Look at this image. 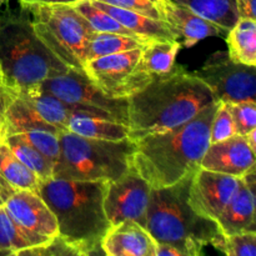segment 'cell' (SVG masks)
<instances>
[{"instance_id": "d6a6232c", "label": "cell", "mask_w": 256, "mask_h": 256, "mask_svg": "<svg viewBox=\"0 0 256 256\" xmlns=\"http://www.w3.org/2000/svg\"><path fill=\"white\" fill-rule=\"evenodd\" d=\"M234 135H236V130H235L232 114H230L229 105L228 102H218L216 112H215L212 126H210V144L222 142Z\"/></svg>"}, {"instance_id": "44dd1931", "label": "cell", "mask_w": 256, "mask_h": 256, "mask_svg": "<svg viewBox=\"0 0 256 256\" xmlns=\"http://www.w3.org/2000/svg\"><path fill=\"white\" fill-rule=\"evenodd\" d=\"M24 98L28 104L46 122L54 125L60 130H66L68 120L74 108L50 92L42 90L39 86L16 92Z\"/></svg>"}, {"instance_id": "8d00e7d4", "label": "cell", "mask_w": 256, "mask_h": 256, "mask_svg": "<svg viewBox=\"0 0 256 256\" xmlns=\"http://www.w3.org/2000/svg\"><path fill=\"white\" fill-rule=\"evenodd\" d=\"M239 18L256 19V0H235Z\"/></svg>"}, {"instance_id": "9a60e30c", "label": "cell", "mask_w": 256, "mask_h": 256, "mask_svg": "<svg viewBox=\"0 0 256 256\" xmlns=\"http://www.w3.org/2000/svg\"><path fill=\"white\" fill-rule=\"evenodd\" d=\"M102 250L108 256H155L156 242L144 225L124 220L110 225L102 239Z\"/></svg>"}, {"instance_id": "5bb4252c", "label": "cell", "mask_w": 256, "mask_h": 256, "mask_svg": "<svg viewBox=\"0 0 256 256\" xmlns=\"http://www.w3.org/2000/svg\"><path fill=\"white\" fill-rule=\"evenodd\" d=\"M200 168L242 178L255 168V152L242 135L212 142L202 156Z\"/></svg>"}, {"instance_id": "52a82bcc", "label": "cell", "mask_w": 256, "mask_h": 256, "mask_svg": "<svg viewBox=\"0 0 256 256\" xmlns=\"http://www.w3.org/2000/svg\"><path fill=\"white\" fill-rule=\"evenodd\" d=\"M24 5L42 42L69 69L84 72L86 48L95 32L89 22L74 5Z\"/></svg>"}, {"instance_id": "f1b7e54d", "label": "cell", "mask_w": 256, "mask_h": 256, "mask_svg": "<svg viewBox=\"0 0 256 256\" xmlns=\"http://www.w3.org/2000/svg\"><path fill=\"white\" fill-rule=\"evenodd\" d=\"M75 9L89 22L92 29L98 32H116V34L126 35V36H132L140 39L139 36L130 32L129 29L120 24L118 20H115L112 15L108 14L102 9H100L98 5H95L92 0H80L79 2L74 5ZM142 40V39H140ZM144 42V40H142Z\"/></svg>"}, {"instance_id": "7c38bea8", "label": "cell", "mask_w": 256, "mask_h": 256, "mask_svg": "<svg viewBox=\"0 0 256 256\" xmlns=\"http://www.w3.org/2000/svg\"><path fill=\"white\" fill-rule=\"evenodd\" d=\"M242 178L200 168L192 178L189 202L200 216L216 220L239 190Z\"/></svg>"}, {"instance_id": "8992f818", "label": "cell", "mask_w": 256, "mask_h": 256, "mask_svg": "<svg viewBox=\"0 0 256 256\" xmlns=\"http://www.w3.org/2000/svg\"><path fill=\"white\" fill-rule=\"evenodd\" d=\"M60 155L52 178L82 182H110L132 168L135 142L84 138L69 130L59 132Z\"/></svg>"}, {"instance_id": "e0dca14e", "label": "cell", "mask_w": 256, "mask_h": 256, "mask_svg": "<svg viewBox=\"0 0 256 256\" xmlns=\"http://www.w3.org/2000/svg\"><path fill=\"white\" fill-rule=\"evenodd\" d=\"M180 48L182 45L178 40L148 42L142 45V55L135 68L136 89L140 90L155 78L172 72Z\"/></svg>"}, {"instance_id": "4dcf8cb0", "label": "cell", "mask_w": 256, "mask_h": 256, "mask_svg": "<svg viewBox=\"0 0 256 256\" xmlns=\"http://www.w3.org/2000/svg\"><path fill=\"white\" fill-rule=\"evenodd\" d=\"M15 135H18L24 142H29L50 162H52V165L56 164L60 155L59 132H48V130H28Z\"/></svg>"}, {"instance_id": "836d02e7", "label": "cell", "mask_w": 256, "mask_h": 256, "mask_svg": "<svg viewBox=\"0 0 256 256\" xmlns=\"http://www.w3.org/2000/svg\"><path fill=\"white\" fill-rule=\"evenodd\" d=\"M112 6L132 10L152 19L162 20V0H98Z\"/></svg>"}, {"instance_id": "30bf717a", "label": "cell", "mask_w": 256, "mask_h": 256, "mask_svg": "<svg viewBox=\"0 0 256 256\" xmlns=\"http://www.w3.org/2000/svg\"><path fill=\"white\" fill-rule=\"evenodd\" d=\"M152 186L132 166L124 175L106 182L104 209L110 225L134 220L144 225Z\"/></svg>"}, {"instance_id": "74e56055", "label": "cell", "mask_w": 256, "mask_h": 256, "mask_svg": "<svg viewBox=\"0 0 256 256\" xmlns=\"http://www.w3.org/2000/svg\"><path fill=\"white\" fill-rule=\"evenodd\" d=\"M22 4H44V5H75L80 0H20Z\"/></svg>"}, {"instance_id": "ffe728a7", "label": "cell", "mask_w": 256, "mask_h": 256, "mask_svg": "<svg viewBox=\"0 0 256 256\" xmlns=\"http://www.w3.org/2000/svg\"><path fill=\"white\" fill-rule=\"evenodd\" d=\"M92 2L98 5L100 9L112 15L115 20H118L120 24L124 25L126 29L134 32L144 42H172V40H176L175 35L172 34L164 20L152 19V18L145 16L139 12L112 6V5L105 4V2H98V0H92Z\"/></svg>"}, {"instance_id": "f546056e", "label": "cell", "mask_w": 256, "mask_h": 256, "mask_svg": "<svg viewBox=\"0 0 256 256\" xmlns=\"http://www.w3.org/2000/svg\"><path fill=\"white\" fill-rule=\"evenodd\" d=\"M210 245L228 256H256V232H242L219 235Z\"/></svg>"}, {"instance_id": "484cf974", "label": "cell", "mask_w": 256, "mask_h": 256, "mask_svg": "<svg viewBox=\"0 0 256 256\" xmlns=\"http://www.w3.org/2000/svg\"><path fill=\"white\" fill-rule=\"evenodd\" d=\"M0 175L15 190L38 192L40 184L38 175L25 166L4 142L0 144Z\"/></svg>"}, {"instance_id": "d590c367", "label": "cell", "mask_w": 256, "mask_h": 256, "mask_svg": "<svg viewBox=\"0 0 256 256\" xmlns=\"http://www.w3.org/2000/svg\"><path fill=\"white\" fill-rule=\"evenodd\" d=\"M14 92L8 89L0 82V144L6 136V110L12 100L14 99Z\"/></svg>"}, {"instance_id": "b9f144b4", "label": "cell", "mask_w": 256, "mask_h": 256, "mask_svg": "<svg viewBox=\"0 0 256 256\" xmlns=\"http://www.w3.org/2000/svg\"><path fill=\"white\" fill-rule=\"evenodd\" d=\"M0 205H2V200H0Z\"/></svg>"}, {"instance_id": "8fae6325", "label": "cell", "mask_w": 256, "mask_h": 256, "mask_svg": "<svg viewBox=\"0 0 256 256\" xmlns=\"http://www.w3.org/2000/svg\"><path fill=\"white\" fill-rule=\"evenodd\" d=\"M142 48L88 60L84 65L85 75L109 98L126 99L138 90L135 68Z\"/></svg>"}, {"instance_id": "ba28073f", "label": "cell", "mask_w": 256, "mask_h": 256, "mask_svg": "<svg viewBox=\"0 0 256 256\" xmlns=\"http://www.w3.org/2000/svg\"><path fill=\"white\" fill-rule=\"evenodd\" d=\"M39 88L72 105L74 109L88 110L128 125L126 99H112L105 95L84 72L69 69L64 74L44 80Z\"/></svg>"}, {"instance_id": "5b68a950", "label": "cell", "mask_w": 256, "mask_h": 256, "mask_svg": "<svg viewBox=\"0 0 256 256\" xmlns=\"http://www.w3.org/2000/svg\"><path fill=\"white\" fill-rule=\"evenodd\" d=\"M192 175L170 186L152 188L145 222L155 242L172 244L182 256L202 255V249L222 234L215 220L200 216L190 205Z\"/></svg>"}, {"instance_id": "1f68e13d", "label": "cell", "mask_w": 256, "mask_h": 256, "mask_svg": "<svg viewBox=\"0 0 256 256\" xmlns=\"http://www.w3.org/2000/svg\"><path fill=\"white\" fill-rule=\"evenodd\" d=\"M235 130L238 135H245L256 129V102L255 100L239 102H228Z\"/></svg>"}, {"instance_id": "83f0119b", "label": "cell", "mask_w": 256, "mask_h": 256, "mask_svg": "<svg viewBox=\"0 0 256 256\" xmlns=\"http://www.w3.org/2000/svg\"><path fill=\"white\" fill-rule=\"evenodd\" d=\"M4 142L9 146L12 154L25 166L29 168L32 172H35L40 180H48L52 178V172H54L52 162H50L42 152H38L29 142H24L15 134L6 135Z\"/></svg>"}, {"instance_id": "60d3db41", "label": "cell", "mask_w": 256, "mask_h": 256, "mask_svg": "<svg viewBox=\"0 0 256 256\" xmlns=\"http://www.w3.org/2000/svg\"><path fill=\"white\" fill-rule=\"evenodd\" d=\"M0 255H6V254H5L4 252H2V250H0Z\"/></svg>"}, {"instance_id": "ac0fdd59", "label": "cell", "mask_w": 256, "mask_h": 256, "mask_svg": "<svg viewBox=\"0 0 256 256\" xmlns=\"http://www.w3.org/2000/svg\"><path fill=\"white\" fill-rule=\"evenodd\" d=\"M215 222L224 235L255 232V190L242 180L236 194Z\"/></svg>"}, {"instance_id": "4316f807", "label": "cell", "mask_w": 256, "mask_h": 256, "mask_svg": "<svg viewBox=\"0 0 256 256\" xmlns=\"http://www.w3.org/2000/svg\"><path fill=\"white\" fill-rule=\"evenodd\" d=\"M144 44L146 42L136 39V38L126 36V35L116 34V32H95L88 44L85 59L88 62V60L95 59V58L142 48Z\"/></svg>"}, {"instance_id": "277c9868", "label": "cell", "mask_w": 256, "mask_h": 256, "mask_svg": "<svg viewBox=\"0 0 256 256\" xmlns=\"http://www.w3.org/2000/svg\"><path fill=\"white\" fill-rule=\"evenodd\" d=\"M68 70L38 36L24 6L0 20V82L14 94L39 86Z\"/></svg>"}, {"instance_id": "6da1fadb", "label": "cell", "mask_w": 256, "mask_h": 256, "mask_svg": "<svg viewBox=\"0 0 256 256\" xmlns=\"http://www.w3.org/2000/svg\"><path fill=\"white\" fill-rule=\"evenodd\" d=\"M129 139L176 128L218 102L210 88L184 68L175 65L126 98Z\"/></svg>"}, {"instance_id": "e575fe53", "label": "cell", "mask_w": 256, "mask_h": 256, "mask_svg": "<svg viewBox=\"0 0 256 256\" xmlns=\"http://www.w3.org/2000/svg\"><path fill=\"white\" fill-rule=\"evenodd\" d=\"M19 255H42V256H59V255H78L76 252L70 246L69 244L64 242L62 238L58 235L54 239H52L50 242H45V244L40 245V246L32 248V249L24 250V252H20Z\"/></svg>"}, {"instance_id": "7402d4cb", "label": "cell", "mask_w": 256, "mask_h": 256, "mask_svg": "<svg viewBox=\"0 0 256 256\" xmlns=\"http://www.w3.org/2000/svg\"><path fill=\"white\" fill-rule=\"evenodd\" d=\"M226 44L230 59L240 64L256 66V20L239 18L228 32Z\"/></svg>"}, {"instance_id": "2e32d148", "label": "cell", "mask_w": 256, "mask_h": 256, "mask_svg": "<svg viewBox=\"0 0 256 256\" xmlns=\"http://www.w3.org/2000/svg\"><path fill=\"white\" fill-rule=\"evenodd\" d=\"M162 15L182 48H192L200 40L225 32L216 24L172 0H162Z\"/></svg>"}, {"instance_id": "7a4b0ae2", "label": "cell", "mask_w": 256, "mask_h": 256, "mask_svg": "<svg viewBox=\"0 0 256 256\" xmlns=\"http://www.w3.org/2000/svg\"><path fill=\"white\" fill-rule=\"evenodd\" d=\"M216 108L215 102L179 126L134 142L132 166L152 189L170 186L200 169Z\"/></svg>"}, {"instance_id": "cb8c5ba5", "label": "cell", "mask_w": 256, "mask_h": 256, "mask_svg": "<svg viewBox=\"0 0 256 256\" xmlns=\"http://www.w3.org/2000/svg\"><path fill=\"white\" fill-rule=\"evenodd\" d=\"M28 130H48L52 132H60L54 125L45 122L24 98L15 94L14 99L6 110V135L19 134Z\"/></svg>"}, {"instance_id": "603a6c76", "label": "cell", "mask_w": 256, "mask_h": 256, "mask_svg": "<svg viewBox=\"0 0 256 256\" xmlns=\"http://www.w3.org/2000/svg\"><path fill=\"white\" fill-rule=\"evenodd\" d=\"M49 239L26 232L8 215L0 205V250L6 255H19L24 250L40 246Z\"/></svg>"}, {"instance_id": "f35d334b", "label": "cell", "mask_w": 256, "mask_h": 256, "mask_svg": "<svg viewBox=\"0 0 256 256\" xmlns=\"http://www.w3.org/2000/svg\"><path fill=\"white\" fill-rule=\"evenodd\" d=\"M245 139H246L248 144H249L250 149L252 150V152H256V129L252 130L250 132H248L246 135H245Z\"/></svg>"}, {"instance_id": "ab89813d", "label": "cell", "mask_w": 256, "mask_h": 256, "mask_svg": "<svg viewBox=\"0 0 256 256\" xmlns=\"http://www.w3.org/2000/svg\"><path fill=\"white\" fill-rule=\"evenodd\" d=\"M5 2H6V0H0V9H2V6L4 5Z\"/></svg>"}, {"instance_id": "4fadbf2b", "label": "cell", "mask_w": 256, "mask_h": 256, "mask_svg": "<svg viewBox=\"0 0 256 256\" xmlns=\"http://www.w3.org/2000/svg\"><path fill=\"white\" fill-rule=\"evenodd\" d=\"M2 208L26 232L49 240L58 236L56 218L38 192L16 190L8 198Z\"/></svg>"}, {"instance_id": "d6986e66", "label": "cell", "mask_w": 256, "mask_h": 256, "mask_svg": "<svg viewBox=\"0 0 256 256\" xmlns=\"http://www.w3.org/2000/svg\"><path fill=\"white\" fill-rule=\"evenodd\" d=\"M66 130L80 136L112 142L124 140L129 136V126L124 122L80 109L72 110L68 120Z\"/></svg>"}, {"instance_id": "3957f363", "label": "cell", "mask_w": 256, "mask_h": 256, "mask_svg": "<svg viewBox=\"0 0 256 256\" xmlns=\"http://www.w3.org/2000/svg\"><path fill=\"white\" fill-rule=\"evenodd\" d=\"M105 188L104 180H40L38 192L56 218L58 235L78 256L104 254L102 239L110 226L104 209Z\"/></svg>"}, {"instance_id": "d4e9b609", "label": "cell", "mask_w": 256, "mask_h": 256, "mask_svg": "<svg viewBox=\"0 0 256 256\" xmlns=\"http://www.w3.org/2000/svg\"><path fill=\"white\" fill-rule=\"evenodd\" d=\"M214 22L225 32L239 20L235 0H172Z\"/></svg>"}, {"instance_id": "9c48e42d", "label": "cell", "mask_w": 256, "mask_h": 256, "mask_svg": "<svg viewBox=\"0 0 256 256\" xmlns=\"http://www.w3.org/2000/svg\"><path fill=\"white\" fill-rule=\"evenodd\" d=\"M214 94L218 102H239L255 100V66L230 59L225 52H218L194 72Z\"/></svg>"}]
</instances>
